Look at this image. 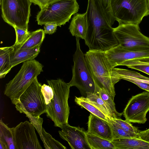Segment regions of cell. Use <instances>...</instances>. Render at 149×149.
Segmentation results:
<instances>
[{"mask_svg": "<svg viewBox=\"0 0 149 149\" xmlns=\"http://www.w3.org/2000/svg\"><path fill=\"white\" fill-rule=\"evenodd\" d=\"M87 30L85 43L89 50L105 52L119 45L106 19L98 0H88L86 11Z\"/></svg>", "mask_w": 149, "mask_h": 149, "instance_id": "obj_1", "label": "cell"}, {"mask_svg": "<svg viewBox=\"0 0 149 149\" xmlns=\"http://www.w3.org/2000/svg\"><path fill=\"white\" fill-rule=\"evenodd\" d=\"M84 56L95 84L104 88L114 100V85L120 80L113 74V68L104 52L89 50Z\"/></svg>", "mask_w": 149, "mask_h": 149, "instance_id": "obj_2", "label": "cell"}, {"mask_svg": "<svg viewBox=\"0 0 149 149\" xmlns=\"http://www.w3.org/2000/svg\"><path fill=\"white\" fill-rule=\"evenodd\" d=\"M48 85L52 88L53 98L46 105V113L47 117L54 123V126L60 127L68 123L70 108L68 103L70 88L68 83L60 79L48 80Z\"/></svg>", "mask_w": 149, "mask_h": 149, "instance_id": "obj_3", "label": "cell"}, {"mask_svg": "<svg viewBox=\"0 0 149 149\" xmlns=\"http://www.w3.org/2000/svg\"><path fill=\"white\" fill-rule=\"evenodd\" d=\"M43 65L33 59L24 61L18 73L6 84L4 94L15 105L19 98L34 79L43 71Z\"/></svg>", "mask_w": 149, "mask_h": 149, "instance_id": "obj_4", "label": "cell"}, {"mask_svg": "<svg viewBox=\"0 0 149 149\" xmlns=\"http://www.w3.org/2000/svg\"><path fill=\"white\" fill-rule=\"evenodd\" d=\"M79 8L76 0H52L41 9L37 15L36 21L40 25L53 23L61 27L69 22Z\"/></svg>", "mask_w": 149, "mask_h": 149, "instance_id": "obj_5", "label": "cell"}, {"mask_svg": "<svg viewBox=\"0 0 149 149\" xmlns=\"http://www.w3.org/2000/svg\"><path fill=\"white\" fill-rule=\"evenodd\" d=\"M112 15L119 24L139 25L149 15L147 0H111Z\"/></svg>", "mask_w": 149, "mask_h": 149, "instance_id": "obj_6", "label": "cell"}, {"mask_svg": "<svg viewBox=\"0 0 149 149\" xmlns=\"http://www.w3.org/2000/svg\"><path fill=\"white\" fill-rule=\"evenodd\" d=\"M79 38L76 37V50L73 56L72 77L69 83L70 87L77 88L82 96L86 97L88 93H94L95 86L84 54L80 49Z\"/></svg>", "mask_w": 149, "mask_h": 149, "instance_id": "obj_7", "label": "cell"}, {"mask_svg": "<svg viewBox=\"0 0 149 149\" xmlns=\"http://www.w3.org/2000/svg\"><path fill=\"white\" fill-rule=\"evenodd\" d=\"M31 3L29 0H1L3 20L13 27L28 31Z\"/></svg>", "mask_w": 149, "mask_h": 149, "instance_id": "obj_8", "label": "cell"}, {"mask_svg": "<svg viewBox=\"0 0 149 149\" xmlns=\"http://www.w3.org/2000/svg\"><path fill=\"white\" fill-rule=\"evenodd\" d=\"M42 86L36 77L21 95L19 102L15 105L16 110L21 113L34 117L46 113L47 107Z\"/></svg>", "mask_w": 149, "mask_h": 149, "instance_id": "obj_9", "label": "cell"}, {"mask_svg": "<svg viewBox=\"0 0 149 149\" xmlns=\"http://www.w3.org/2000/svg\"><path fill=\"white\" fill-rule=\"evenodd\" d=\"M113 33L119 45L126 49L134 51L149 49V38L141 33L138 24H119L113 28Z\"/></svg>", "mask_w": 149, "mask_h": 149, "instance_id": "obj_10", "label": "cell"}, {"mask_svg": "<svg viewBox=\"0 0 149 149\" xmlns=\"http://www.w3.org/2000/svg\"><path fill=\"white\" fill-rule=\"evenodd\" d=\"M149 112V92L146 91L133 96L128 101L123 115L131 123L144 124Z\"/></svg>", "mask_w": 149, "mask_h": 149, "instance_id": "obj_11", "label": "cell"}, {"mask_svg": "<svg viewBox=\"0 0 149 149\" xmlns=\"http://www.w3.org/2000/svg\"><path fill=\"white\" fill-rule=\"evenodd\" d=\"M35 128L33 124L27 121L11 128L16 149H42Z\"/></svg>", "mask_w": 149, "mask_h": 149, "instance_id": "obj_12", "label": "cell"}, {"mask_svg": "<svg viewBox=\"0 0 149 149\" xmlns=\"http://www.w3.org/2000/svg\"><path fill=\"white\" fill-rule=\"evenodd\" d=\"M104 52L113 68L118 66L122 65L123 63L131 61L149 63V49L141 51L129 50L118 45L109 49Z\"/></svg>", "mask_w": 149, "mask_h": 149, "instance_id": "obj_13", "label": "cell"}, {"mask_svg": "<svg viewBox=\"0 0 149 149\" xmlns=\"http://www.w3.org/2000/svg\"><path fill=\"white\" fill-rule=\"evenodd\" d=\"M58 132L61 138L66 141L72 149H91L87 141L86 131L79 127H74L68 123L60 127Z\"/></svg>", "mask_w": 149, "mask_h": 149, "instance_id": "obj_14", "label": "cell"}, {"mask_svg": "<svg viewBox=\"0 0 149 149\" xmlns=\"http://www.w3.org/2000/svg\"><path fill=\"white\" fill-rule=\"evenodd\" d=\"M86 132L110 141L112 140L111 129L109 123L91 113L90 114Z\"/></svg>", "mask_w": 149, "mask_h": 149, "instance_id": "obj_15", "label": "cell"}, {"mask_svg": "<svg viewBox=\"0 0 149 149\" xmlns=\"http://www.w3.org/2000/svg\"><path fill=\"white\" fill-rule=\"evenodd\" d=\"M113 73L115 77L120 80L130 81L140 88L149 92V78L136 72L115 68L113 69Z\"/></svg>", "mask_w": 149, "mask_h": 149, "instance_id": "obj_16", "label": "cell"}, {"mask_svg": "<svg viewBox=\"0 0 149 149\" xmlns=\"http://www.w3.org/2000/svg\"><path fill=\"white\" fill-rule=\"evenodd\" d=\"M41 45L27 49H15L13 47V49L10 54L12 68L21 63L34 59L40 52Z\"/></svg>", "mask_w": 149, "mask_h": 149, "instance_id": "obj_17", "label": "cell"}, {"mask_svg": "<svg viewBox=\"0 0 149 149\" xmlns=\"http://www.w3.org/2000/svg\"><path fill=\"white\" fill-rule=\"evenodd\" d=\"M69 29L73 36L84 39L87 30L86 13H76L70 22Z\"/></svg>", "mask_w": 149, "mask_h": 149, "instance_id": "obj_18", "label": "cell"}, {"mask_svg": "<svg viewBox=\"0 0 149 149\" xmlns=\"http://www.w3.org/2000/svg\"><path fill=\"white\" fill-rule=\"evenodd\" d=\"M116 149H149V142L139 138H127L111 141Z\"/></svg>", "mask_w": 149, "mask_h": 149, "instance_id": "obj_19", "label": "cell"}, {"mask_svg": "<svg viewBox=\"0 0 149 149\" xmlns=\"http://www.w3.org/2000/svg\"><path fill=\"white\" fill-rule=\"evenodd\" d=\"M0 149H16L11 128L1 119L0 121Z\"/></svg>", "mask_w": 149, "mask_h": 149, "instance_id": "obj_20", "label": "cell"}, {"mask_svg": "<svg viewBox=\"0 0 149 149\" xmlns=\"http://www.w3.org/2000/svg\"><path fill=\"white\" fill-rule=\"evenodd\" d=\"M44 30L40 29L30 33L26 40L21 44L12 46L15 49L31 48L41 45L45 37Z\"/></svg>", "mask_w": 149, "mask_h": 149, "instance_id": "obj_21", "label": "cell"}, {"mask_svg": "<svg viewBox=\"0 0 149 149\" xmlns=\"http://www.w3.org/2000/svg\"><path fill=\"white\" fill-rule=\"evenodd\" d=\"M12 46L0 48V78H4L12 68L10 54L13 49Z\"/></svg>", "mask_w": 149, "mask_h": 149, "instance_id": "obj_22", "label": "cell"}, {"mask_svg": "<svg viewBox=\"0 0 149 149\" xmlns=\"http://www.w3.org/2000/svg\"><path fill=\"white\" fill-rule=\"evenodd\" d=\"M86 135L91 149H116L111 141L88 133L86 131Z\"/></svg>", "mask_w": 149, "mask_h": 149, "instance_id": "obj_23", "label": "cell"}, {"mask_svg": "<svg viewBox=\"0 0 149 149\" xmlns=\"http://www.w3.org/2000/svg\"><path fill=\"white\" fill-rule=\"evenodd\" d=\"M74 101L78 105L85 108L91 113L109 123L110 119L86 97L82 96L79 97L75 96Z\"/></svg>", "mask_w": 149, "mask_h": 149, "instance_id": "obj_24", "label": "cell"}, {"mask_svg": "<svg viewBox=\"0 0 149 149\" xmlns=\"http://www.w3.org/2000/svg\"><path fill=\"white\" fill-rule=\"evenodd\" d=\"M86 98L109 119L114 118L111 109L99 95L95 93H88Z\"/></svg>", "mask_w": 149, "mask_h": 149, "instance_id": "obj_25", "label": "cell"}, {"mask_svg": "<svg viewBox=\"0 0 149 149\" xmlns=\"http://www.w3.org/2000/svg\"><path fill=\"white\" fill-rule=\"evenodd\" d=\"M95 89L94 93L98 95L108 106L111 109L114 117V118H120L123 113H120L116 110L114 100L103 88H100L95 84Z\"/></svg>", "mask_w": 149, "mask_h": 149, "instance_id": "obj_26", "label": "cell"}, {"mask_svg": "<svg viewBox=\"0 0 149 149\" xmlns=\"http://www.w3.org/2000/svg\"><path fill=\"white\" fill-rule=\"evenodd\" d=\"M46 149H66V148L58 141L54 139L42 127L41 135L40 136Z\"/></svg>", "mask_w": 149, "mask_h": 149, "instance_id": "obj_27", "label": "cell"}, {"mask_svg": "<svg viewBox=\"0 0 149 149\" xmlns=\"http://www.w3.org/2000/svg\"><path fill=\"white\" fill-rule=\"evenodd\" d=\"M109 123L111 129L112 140L123 138H138L126 132L112 119L109 120Z\"/></svg>", "mask_w": 149, "mask_h": 149, "instance_id": "obj_28", "label": "cell"}, {"mask_svg": "<svg viewBox=\"0 0 149 149\" xmlns=\"http://www.w3.org/2000/svg\"><path fill=\"white\" fill-rule=\"evenodd\" d=\"M103 15L108 22L111 26L115 20L112 13L111 0H98Z\"/></svg>", "mask_w": 149, "mask_h": 149, "instance_id": "obj_29", "label": "cell"}, {"mask_svg": "<svg viewBox=\"0 0 149 149\" xmlns=\"http://www.w3.org/2000/svg\"><path fill=\"white\" fill-rule=\"evenodd\" d=\"M112 119L128 133L139 138V134L140 131L137 128L133 126L131 122L125 120H123L120 118Z\"/></svg>", "mask_w": 149, "mask_h": 149, "instance_id": "obj_30", "label": "cell"}, {"mask_svg": "<svg viewBox=\"0 0 149 149\" xmlns=\"http://www.w3.org/2000/svg\"><path fill=\"white\" fill-rule=\"evenodd\" d=\"M122 65L139 70L149 75V63L139 61H131L123 63Z\"/></svg>", "mask_w": 149, "mask_h": 149, "instance_id": "obj_31", "label": "cell"}, {"mask_svg": "<svg viewBox=\"0 0 149 149\" xmlns=\"http://www.w3.org/2000/svg\"><path fill=\"white\" fill-rule=\"evenodd\" d=\"M15 29L16 39L15 43L13 45L16 46L21 44L27 38L30 32L17 27H13Z\"/></svg>", "mask_w": 149, "mask_h": 149, "instance_id": "obj_32", "label": "cell"}, {"mask_svg": "<svg viewBox=\"0 0 149 149\" xmlns=\"http://www.w3.org/2000/svg\"><path fill=\"white\" fill-rule=\"evenodd\" d=\"M31 123L34 126L40 136L41 135V130L42 127L43 119L40 116L34 117L29 114H26Z\"/></svg>", "mask_w": 149, "mask_h": 149, "instance_id": "obj_33", "label": "cell"}, {"mask_svg": "<svg viewBox=\"0 0 149 149\" xmlns=\"http://www.w3.org/2000/svg\"><path fill=\"white\" fill-rule=\"evenodd\" d=\"M57 25L53 23H48L44 24V28L45 34H52L56 31Z\"/></svg>", "mask_w": 149, "mask_h": 149, "instance_id": "obj_34", "label": "cell"}, {"mask_svg": "<svg viewBox=\"0 0 149 149\" xmlns=\"http://www.w3.org/2000/svg\"><path fill=\"white\" fill-rule=\"evenodd\" d=\"M32 3L39 6L41 9L45 6L49 2V0H29Z\"/></svg>", "mask_w": 149, "mask_h": 149, "instance_id": "obj_35", "label": "cell"}, {"mask_svg": "<svg viewBox=\"0 0 149 149\" xmlns=\"http://www.w3.org/2000/svg\"><path fill=\"white\" fill-rule=\"evenodd\" d=\"M139 136V138L149 142V128L145 130L140 131Z\"/></svg>", "mask_w": 149, "mask_h": 149, "instance_id": "obj_36", "label": "cell"}, {"mask_svg": "<svg viewBox=\"0 0 149 149\" xmlns=\"http://www.w3.org/2000/svg\"><path fill=\"white\" fill-rule=\"evenodd\" d=\"M147 0L148 9H149V0Z\"/></svg>", "mask_w": 149, "mask_h": 149, "instance_id": "obj_37", "label": "cell"}, {"mask_svg": "<svg viewBox=\"0 0 149 149\" xmlns=\"http://www.w3.org/2000/svg\"><path fill=\"white\" fill-rule=\"evenodd\" d=\"M49 0L50 1H52V0Z\"/></svg>", "mask_w": 149, "mask_h": 149, "instance_id": "obj_38", "label": "cell"}]
</instances>
